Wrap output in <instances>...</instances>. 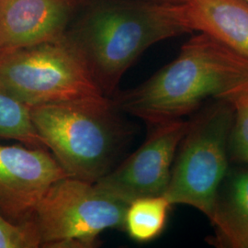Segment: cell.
<instances>
[{
	"mask_svg": "<svg viewBox=\"0 0 248 248\" xmlns=\"http://www.w3.org/2000/svg\"><path fill=\"white\" fill-rule=\"evenodd\" d=\"M188 32H204L248 58V5L242 0H186L180 3Z\"/></svg>",
	"mask_w": 248,
	"mask_h": 248,
	"instance_id": "cell-10",
	"label": "cell"
},
{
	"mask_svg": "<svg viewBox=\"0 0 248 248\" xmlns=\"http://www.w3.org/2000/svg\"><path fill=\"white\" fill-rule=\"evenodd\" d=\"M171 206L164 195L133 200L127 207L124 231L138 243L155 239L167 225Z\"/></svg>",
	"mask_w": 248,
	"mask_h": 248,
	"instance_id": "cell-12",
	"label": "cell"
},
{
	"mask_svg": "<svg viewBox=\"0 0 248 248\" xmlns=\"http://www.w3.org/2000/svg\"><path fill=\"white\" fill-rule=\"evenodd\" d=\"M86 0H0V56L62 38Z\"/></svg>",
	"mask_w": 248,
	"mask_h": 248,
	"instance_id": "cell-9",
	"label": "cell"
},
{
	"mask_svg": "<svg viewBox=\"0 0 248 248\" xmlns=\"http://www.w3.org/2000/svg\"><path fill=\"white\" fill-rule=\"evenodd\" d=\"M179 4L152 0H86L65 36L108 97L125 72L151 46L188 33Z\"/></svg>",
	"mask_w": 248,
	"mask_h": 248,
	"instance_id": "cell-2",
	"label": "cell"
},
{
	"mask_svg": "<svg viewBox=\"0 0 248 248\" xmlns=\"http://www.w3.org/2000/svg\"><path fill=\"white\" fill-rule=\"evenodd\" d=\"M248 91V57L197 32L172 62L113 102L119 110L155 126L182 120L210 98L230 102Z\"/></svg>",
	"mask_w": 248,
	"mask_h": 248,
	"instance_id": "cell-1",
	"label": "cell"
},
{
	"mask_svg": "<svg viewBox=\"0 0 248 248\" xmlns=\"http://www.w3.org/2000/svg\"><path fill=\"white\" fill-rule=\"evenodd\" d=\"M210 221L218 244L248 248V169L231 177L222 193H218Z\"/></svg>",
	"mask_w": 248,
	"mask_h": 248,
	"instance_id": "cell-11",
	"label": "cell"
},
{
	"mask_svg": "<svg viewBox=\"0 0 248 248\" xmlns=\"http://www.w3.org/2000/svg\"><path fill=\"white\" fill-rule=\"evenodd\" d=\"M190 124L191 121L182 119L153 126L146 141L95 184L128 203L142 197L164 195L177 149Z\"/></svg>",
	"mask_w": 248,
	"mask_h": 248,
	"instance_id": "cell-7",
	"label": "cell"
},
{
	"mask_svg": "<svg viewBox=\"0 0 248 248\" xmlns=\"http://www.w3.org/2000/svg\"><path fill=\"white\" fill-rule=\"evenodd\" d=\"M152 1H157V2H164V3H183L186 0H152Z\"/></svg>",
	"mask_w": 248,
	"mask_h": 248,
	"instance_id": "cell-16",
	"label": "cell"
},
{
	"mask_svg": "<svg viewBox=\"0 0 248 248\" xmlns=\"http://www.w3.org/2000/svg\"><path fill=\"white\" fill-rule=\"evenodd\" d=\"M230 102L234 116L229 146L234 159L248 164V91Z\"/></svg>",
	"mask_w": 248,
	"mask_h": 248,
	"instance_id": "cell-15",
	"label": "cell"
},
{
	"mask_svg": "<svg viewBox=\"0 0 248 248\" xmlns=\"http://www.w3.org/2000/svg\"><path fill=\"white\" fill-rule=\"evenodd\" d=\"M108 98L31 107L45 148L70 177L96 182L112 169L128 131Z\"/></svg>",
	"mask_w": 248,
	"mask_h": 248,
	"instance_id": "cell-3",
	"label": "cell"
},
{
	"mask_svg": "<svg viewBox=\"0 0 248 248\" xmlns=\"http://www.w3.org/2000/svg\"><path fill=\"white\" fill-rule=\"evenodd\" d=\"M233 116L232 103L218 100L191 121L177 149L164 194L172 205L193 207L211 219L228 169Z\"/></svg>",
	"mask_w": 248,
	"mask_h": 248,
	"instance_id": "cell-5",
	"label": "cell"
},
{
	"mask_svg": "<svg viewBox=\"0 0 248 248\" xmlns=\"http://www.w3.org/2000/svg\"><path fill=\"white\" fill-rule=\"evenodd\" d=\"M0 87L30 108L108 98L65 34L0 56Z\"/></svg>",
	"mask_w": 248,
	"mask_h": 248,
	"instance_id": "cell-4",
	"label": "cell"
},
{
	"mask_svg": "<svg viewBox=\"0 0 248 248\" xmlns=\"http://www.w3.org/2000/svg\"><path fill=\"white\" fill-rule=\"evenodd\" d=\"M0 138L45 148L32 124L31 108L0 87Z\"/></svg>",
	"mask_w": 248,
	"mask_h": 248,
	"instance_id": "cell-13",
	"label": "cell"
},
{
	"mask_svg": "<svg viewBox=\"0 0 248 248\" xmlns=\"http://www.w3.org/2000/svg\"><path fill=\"white\" fill-rule=\"evenodd\" d=\"M128 205L95 182L63 177L50 186L33 216L41 248H95L103 232L124 230Z\"/></svg>",
	"mask_w": 248,
	"mask_h": 248,
	"instance_id": "cell-6",
	"label": "cell"
},
{
	"mask_svg": "<svg viewBox=\"0 0 248 248\" xmlns=\"http://www.w3.org/2000/svg\"><path fill=\"white\" fill-rule=\"evenodd\" d=\"M41 248L34 220L15 222L0 213V248Z\"/></svg>",
	"mask_w": 248,
	"mask_h": 248,
	"instance_id": "cell-14",
	"label": "cell"
},
{
	"mask_svg": "<svg viewBox=\"0 0 248 248\" xmlns=\"http://www.w3.org/2000/svg\"><path fill=\"white\" fill-rule=\"evenodd\" d=\"M242 1H244L245 3H247V4L248 5V0H242Z\"/></svg>",
	"mask_w": 248,
	"mask_h": 248,
	"instance_id": "cell-17",
	"label": "cell"
},
{
	"mask_svg": "<svg viewBox=\"0 0 248 248\" xmlns=\"http://www.w3.org/2000/svg\"><path fill=\"white\" fill-rule=\"evenodd\" d=\"M66 177L45 148L0 144V213L12 222L32 220L50 186Z\"/></svg>",
	"mask_w": 248,
	"mask_h": 248,
	"instance_id": "cell-8",
	"label": "cell"
}]
</instances>
